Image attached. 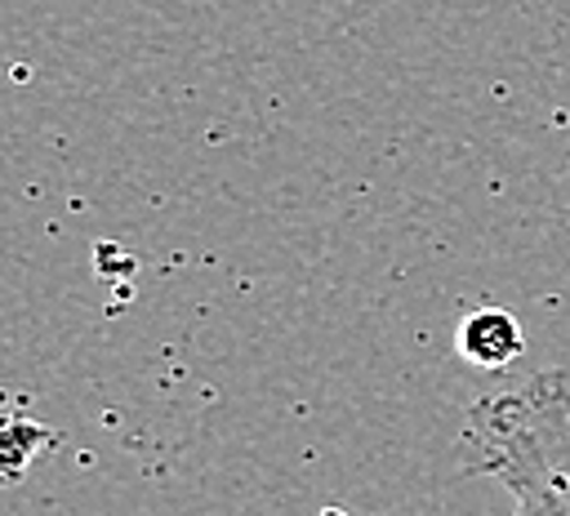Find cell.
<instances>
[{
  "label": "cell",
  "mask_w": 570,
  "mask_h": 516,
  "mask_svg": "<svg viewBox=\"0 0 570 516\" xmlns=\"http://www.w3.org/2000/svg\"><path fill=\"white\" fill-rule=\"evenodd\" d=\"M472 467L521 512H570V374L548 369L485 391L468 409Z\"/></svg>",
  "instance_id": "6da1fadb"
},
{
  "label": "cell",
  "mask_w": 570,
  "mask_h": 516,
  "mask_svg": "<svg viewBox=\"0 0 570 516\" xmlns=\"http://www.w3.org/2000/svg\"><path fill=\"white\" fill-rule=\"evenodd\" d=\"M454 347L476 369H508L525 351V334H521V320L512 311H503V307H476V311H468L459 320Z\"/></svg>",
  "instance_id": "7a4b0ae2"
}]
</instances>
